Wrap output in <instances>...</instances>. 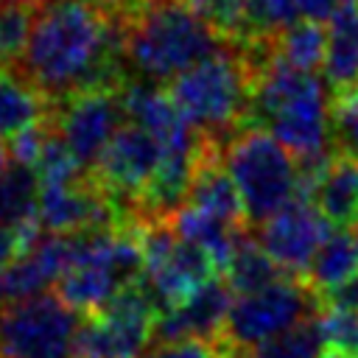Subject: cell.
Here are the masks:
<instances>
[{
	"mask_svg": "<svg viewBox=\"0 0 358 358\" xmlns=\"http://www.w3.org/2000/svg\"><path fill=\"white\" fill-rule=\"evenodd\" d=\"M322 310H324V302L319 291L305 277L285 274L277 282L255 294H243L232 302L227 324L215 338L218 355L246 358L252 350L280 338L282 333L299 327L302 322H308Z\"/></svg>",
	"mask_w": 358,
	"mask_h": 358,
	"instance_id": "cell-5",
	"label": "cell"
},
{
	"mask_svg": "<svg viewBox=\"0 0 358 358\" xmlns=\"http://www.w3.org/2000/svg\"><path fill=\"white\" fill-rule=\"evenodd\" d=\"M280 277H285V271L266 255V249L260 246V241L255 238L252 229H243L235 241V252L232 260L224 271V280L229 282V288L243 296V294H255L271 282H277Z\"/></svg>",
	"mask_w": 358,
	"mask_h": 358,
	"instance_id": "cell-20",
	"label": "cell"
},
{
	"mask_svg": "<svg viewBox=\"0 0 358 358\" xmlns=\"http://www.w3.org/2000/svg\"><path fill=\"white\" fill-rule=\"evenodd\" d=\"M34 173L39 179V185H64V182H76L84 176V168L81 162L73 157V151L64 145V140L50 131L48 134V143L34 165Z\"/></svg>",
	"mask_w": 358,
	"mask_h": 358,
	"instance_id": "cell-27",
	"label": "cell"
},
{
	"mask_svg": "<svg viewBox=\"0 0 358 358\" xmlns=\"http://www.w3.org/2000/svg\"><path fill=\"white\" fill-rule=\"evenodd\" d=\"M252 39H274L299 20L294 0H246Z\"/></svg>",
	"mask_w": 358,
	"mask_h": 358,
	"instance_id": "cell-28",
	"label": "cell"
},
{
	"mask_svg": "<svg viewBox=\"0 0 358 358\" xmlns=\"http://www.w3.org/2000/svg\"><path fill=\"white\" fill-rule=\"evenodd\" d=\"M249 126L271 131L299 162L333 151L330 101L322 78L294 70L277 53L252 76Z\"/></svg>",
	"mask_w": 358,
	"mask_h": 358,
	"instance_id": "cell-2",
	"label": "cell"
},
{
	"mask_svg": "<svg viewBox=\"0 0 358 358\" xmlns=\"http://www.w3.org/2000/svg\"><path fill=\"white\" fill-rule=\"evenodd\" d=\"M322 324H319V313L310 316L308 322H302L299 327L282 333L274 341H266L263 347L252 350L246 358H319L322 352Z\"/></svg>",
	"mask_w": 358,
	"mask_h": 358,
	"instance_id": "cell-26",
	"label": "cell"
},
{
	"mask_svg": "<svg viewBox=\"0 0 358 358\" xmlns=\"http://www.w3.org/2000/svg\"><path fill=\"white\" fill-rule=\"evenodd\" d=\"M39 179L34 168L11 162L0 173V227H20L36 218Z\"/></svg>",
	"mask_w": 358,
	"mask_h": 358,
	"instance_id": "cell-21",
	"label": "cell"
},
{
	"mask_svg": "<svg viewBox=\"0 0 358 358\" xmlns=\"http://www.w3.org/2000/svg\"><path fill=\"white\" fill-rule=\"evenodd\" d=\"M36 20L34 3L6 0L0 6V64H17L28 48L31 31Z\"/></svg>",
	"mask_w": 358,
	"mask_h": 358,
	"instance_id": "cell-25",
	"label": "cell"
},
{
	"mask_svg": "<svg viewBox=\"0 0 358 358\" xmlns=\"http://www.w3.org/2000/svg\"><path fill=\"white\" fill-rule=\"evenodd\" d=\"M78 313L59 294L0 308V358H76Z\"/></svg>",
	"mask_w": 358,
	"mask_h": 358,
	"instance_id": "cell-8",
	"label": "cell"
},
{
	"mask_svg": "<svg viewBox=\"0 0 358 358\" xmlns=\"http://www.w3.org/2000/svg\"><path fill=\"white\" fill-rule=\"evenodd\" d=\"M322 338L333 350H358V310L324 308L319 313Z\"/></svg>",
	"mask_w": 358,
	"mask_h": 358,
	"instance_id": "cell-30",
	"label": "cell"
},
{
	"mask_svg": "<svg viewBox=\"0 0 358 358\" xmlns=\"http://www.w3.org/2000/svg\"><path fill=\"white\" fill-rule=\"evenodd\" d=\"M299 20H313V22H327L336 8L341 6V0H294Z\"/></svg>",
	"mask_w": 358,
	"mask_h": 358,
	"instance_id": "cell-33",
	"label": "cell"
},
{
	"mask_svg": "<svg viewBox=\"0 0 358 358\" xmlns=\"http://www.w3.org/2000/svg\"><path fill=\"white\" fill-rule=\"evenodd\" d=\"M187 204L221 218L224 224H229L235 229H252V224L246 218L243 199L235 187V179L229 176V171L224 165L221 143H215L204 134H201V151H199V159L193 168L190 190H187Z\"/></svg>",
	"mask_w": 358,
	"mask_h": 358,
	"instance_id": "cell-14",
	"label": "cell"
},
{
	"mask_svg": "<svg viewBox=\"0 0 358 358\" xmlns=\"http://www.w3.org/2000/svg\"><path fill=\"white\" fill-rule=\"evenodd\" d=\"M162 162L159 143L140 126L129 123L115 131L109 145L103 148L98 165L92 168V179L123 207H134L140 193L154 179Z\"/></svg>",
	"mask_w": 358,
	"mask_h": 358,
	"instance_id": "cell-11",
	"label": "cell"
},
{
	"mask_svg": "<svg viewBox=\"0 0 358 358\" xmlns=\"http://www.w3.org/2000/svg\"><path fill=\"white\" fill-rule=\"evenodd\" d=\"M355 274H358V227H338L316 249L305 271V280L319 291V296H324L341 282L352 280Z\"/></svg>",
	"mask_w": 358,
	"mask_h": 358,
	"instance_id": "cell-19",
	"label": "cell"
},
{
	"mask_svg": "<svg viewBox=\"0 0 358 358\" xmlns=\"http://www.w3.org/2000/svg\"><path fill=\"white\" fill-rule=\"evenodd\" d=\"M235 302V291L218 274L193 291L185 302L162 310L154 322V338L159 341H179V338H204L215 341L227 324L229 308Z\"/></svg>",
	"mask_w": 358,
	"mask_h": 358,
	"instance_id": "cell-12",
	"label": "cell"
},
{
	"mask_svg": "<svg viewBox=\"0 0 358 358\" xmlns=\"http://www.w3.org/2000/svg\"><path fill=\"white\" fill-rule=\"evenodd\" d=\"M319 358H358V350H333V347H327Z\"/></svg>",
	"mask_w": 358,
	"mask_h": 358,
	"instance_id": "cell-34",
	"label": "cell"
},
{
	"mask_svg": "<svg viewBox=\"0 0 358 358\" xmlns=\"http://www.w3.org/2000/svg\"><path fill=\"white\" fill-rule=\"evenodd\" d=\"M330 232L333 224L319 213V207L305 196H294L271 218L257 224L255 238L285 274L305 277L316 249Z\"/></svg>",
	"mask_w": 358,
	"mask_h": 358,
	"instance_id": "cell-10",
	"label": "cell"
},
{
	"mask_svg": "<svg viewBox=\"0 0 358 358\" xmlns=\"http://www.w3.org/2000/svg\"><path fill=\"white\" fill-rule=\"evenodd\" d=\"M20 3H34V6H39V3H45V0H20Z\"/></svg>",
	"mask_w": 358,
	"mask_h": 358,
	"instance_id": "cell-36",
	"label": "cell"
},
{
	"mask_svg": "<svg viewBox=\"0 0 358 358\" xmlns=\"http://www.w3.org/2000/svg\"><path fill=\"white\" fill-rule=\"evenodd\" d=\"M120 103L126 117L145 129L162 151H193L201 143V134L187 123L179 106L154 84L145 81H126L120 87Z\"/></svg>",
	"mask_w": 358,
	"mask_h": 358,
	"instance_id": "cell-13",
	"label": "cell"
},
{
	"mask_svg": "<svg viewBox=\"0 0 358 358\" xmlns=\"http://www.w3.org/2000/svg\"><path fill=\"white\" fill-rule=\"evenodd\" d=\"M120 288L123 282L115 277V271L98 260H84L56 280L59 299L84 316L98 313Z\"/></svg>",
	"mask_w": 358,
	"mask_h": 358,
	"instance_id": "cell-18",
	"label": "cell"
},
{
	"mask_svg": "<svg viewBox=\"0 0 358 358\" xmlns=\"http://www.w3.org/2000/svg\"><path fill=\"white\" fill-rule=\"evenodd\" d=\"M322 70L333 95L358 87V0H341L327 20V59Z\"/></svg>",
	"mask_w": 358,
	"mask_h": 358,
	"instance_id": "cell-15",
	"label": "cell"
},
{
	"mask_svg": "<svg viewBox=\"0 0 358 358\" xmlns=\"http://www.w3.org/2000/svg\"><path fill=\"white\" fill-rule=\"evenodd\" d=\"M11 165V154H8V143H3V137H0V173L6 171Z\"/></svg>",
	"mask_w": 358,
	"mask_h": 358,
	"instance_id": "cell-35",
	"label": "cell"
},
{
	"mask_svg": "<svg viewBox=\"0 0 358 358\" xmlns=\"http://www.w3.org/2000/svg\"><path fill=\"white\" fill-rule=\"evenodd\" d=\"M50 282H53L50 274L45 271V266L39 263V257L31 249L28 255L14 260L11 266L0 268V308L11 305V302L31 299L36 294H45V288Z\"/></svg>",
	"mask_w": 358,
	"mask_h": 358,
	"instance_id": "cell-23",
	"label": "cell"
},
{
	"mask_svg": "<svg viewBox=\"0 0 358 358\" xmlns=\"http://www.w3.org/2000/svg\"><path fill=\"white\" fill-rule=\"evenodd\" d=\"M330 131L336 151L358 157V87L330 98Z\"/></svg>",
	"mask_w": 358,
	"mask_h": 358,
	"instance_id": "cell-29",
	"label": "cell"
},
{
	"mask_svg": "<svg viewBox=\"0 0 358 358\" xmlns=\"http://www.w3.org/2000/svg\"><path fill=\"white\" fill-rule=\"evenodd\" d=\"M324 308H347V310H358V274L347 282H341L338 288H333L330 294L322 296Z\"/></svg>",
	"mask_w": 358,
	"mask_h": 358,
	"instance_id": "cell-32",
	"label": "cell"
},
{
	"mask_svg": "<svg viewBox=\"0 0 358 358\" xmlns=\"http://www.w3.org/2000/svg\"><path fill=\"white\" fill-rule=\"evenodd\" d=\"M123 34L120 22L90 0H45L20 59L28 81L53 103L87 92L117 90Z\"/></svg>",
	"mask_w": 358,
	"mask_h": 358,
	"instance_id": "cell-1",
	"label": "cell"
},
{
	"mask_svg": "<svg viewBox=\"0 0 358 358\" xmlns=\"http://www.w3.org/2000/svg\"><path fill=\"white\" fill-rule=\"evenodd\" d=\"M162 313L145 280L123 285L98 313L84 316L76 333V358H140Z\"/></svg>",
	"mask_w": 358,
	"mask_h": 358,
	"instance_id": "cell-7",
	"label": "cell"
},
{
	"mask_svg": "<svg viewBox=\"0 0 358 358\" xmlns=\"http://www.w3.org/2000/svg\"><path fill=\"white\" fill-rule=\"evenodd\" d=\"M120 117H126L117 90H87L53 103V129L81 162V168H95L103 148L120 129Z\"/></svg>",
	"mask_w": 358,
	"mask_h": 358,
	"instance_id": "cell-9",
	"label": "cell"
},
{
	"mask_svg": "<svg viewBox=\"0 0 358 358\" xmlns=\"http://www.w3.org/2000/svg\"><path fill=\"white\" fill-rule=\"evenodd\" d=\"M140 358H221L215 341L204 338H179V341H159L145 350Z\"/></svg>",
	"mask_w": 358,
	"mask_h": 358,
	"instance_id": "cell-31",
	"label": "cell"
},
{
	"mask_svg": "<svg viewBox=\"0 0 358 358\" xmlns=\"http://www.w3.org/2000/svg\"><path fill=\"white\" fill-rule=\"evenodd\" d=\"M168 95L199 134L227 143L249 126L252 67L241 45H227L168 81Z\"/></svg>",
	"mask_w": 358,
	"mask_h": 358,
	"instance_id": "cell-4",
	"label": "cell"
},
{
	"mask_svg": "<svg viewBox=\"0 0 358 358\" xmlns=\"http://www.w3.org/2000/svg\"><path fill=\"white\" fill-rule=\"evenodd\" d=\"M277 56L302 73H316L327 59V28L313 20H296L277 36Z\"/></svg>",
	"mask_w": 358,
	"mask_h": 358,
	"instance_id": "cell-22",
	"label": "cell"
},
{
	"mask_svg": "<svg viewBox=\"0 0 358 358\" xmlns=\"http://www.w3.org/2000/svg\"><path fill=\"white\" fill-rule=\"evenodd\" d=\"M224 42L243 45L252 39L246 20V0H185Z\"/></svg>",
	"mask_w": 358,
	"mask_h": 358,
	"instance_id": "cell-24",
	"label": "cell"
},
{
	"mask_svg": "<svg viewBox=\"0 0 358 358\" xmlns=\"http://www.w3.org/2000/svg\"><path fill=\"white\" fill-rule=\"evenodd\" d=\"M123 59L151 81H173L224 42L185 0H145L120 22Z\"/></svg>",
	"mask_w": 358,
	"mask_h": 358,
	"instance_id": "cell-3",
	"label": "cell"
},
{
	"mask_svg": "<svg viewBox=\"0 0 358 358\" xmlns=\"http://www.w3.org/2000/svg\"><path fill=\"white\" fill-rule=\"evenodd\" d=\"M313 204L333 227H358V157L336 151L316 185Z\"/></svg>",
	"mask_w": 358,
	"mask_h": 358,
	"instance_id": "cell-17",
	"label": "cell"
},
{
	"mask_svg": "<svg viewBox=\"0 0 358 358\" xmlns=\"http://www.w3.org/2000/svg\"><path fill=\"white\" fill-rule=\"evenodd\" d=\"M50 117L53 106L28 76L17 73L11 64H0V137L11 140L34 126H45Z\"/></svg>",
	"mask_w": 358,
	"mask_h": 358,
	"instance_id": "cell-16",
	"label": "cell"
},
{
	"mask_svg": "<svg viewBox=\"0 0 358 358\" xmlns=\"http://www.w3.org/2000/svg\"><path fill=\"white\" fill-rule=\"evenodd\" d=\"M221 157L252 227L271 218L296 196V162L271 131L246 126L221 143Z\"/></svg>",
	"mask_w": 358,
	"mask_h": 358,
	"instance_id": "cell-6",
	"label": "cell"
}]
</instances>
